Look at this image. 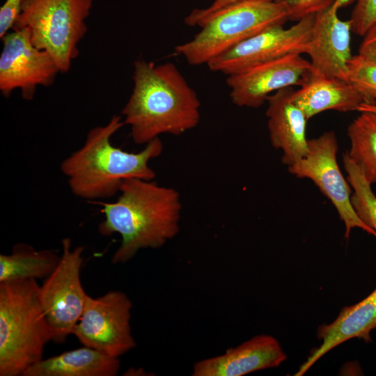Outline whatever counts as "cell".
<instances>
[{"label":"cell","mask_w":376,"mask_h":376,"mask_svg":"<svg viewBox=\"0 0 376 376\" xmlns=\"http://www.w3.org/2000/svg\"><path fill=\"white\" fill-rule=\"evenodd\" d=\"M289 20L286 2L247 0L232 3L209 16L201 31L174 50L191 65L207 64L244 40Z\"/></svg>","instance_id":"5b68a950"},{"label":"cell","mask_w":376,"mask_h":376,"mask_svg":"<svg viewBox=\"0 0 376 376\" xmlns=\"http://www.w3.org/2000/svg\"><path fill=\"white\" fill-rule=\"evenodd\" d=\"M36 279L0 282V376H22L51 340Z\"/></svg>","instance_id":"277c9868"},{"label":"cell","mask_w":376,"mask_h":376,"mask_svg":"<svg viewBox=\"0 0 376 376\" xmlns=\"http://www.w3.org/2000/svg\"><path fill=\"white\" fill-rule=\"evenodd\" d=\"M25 0H6L0 8V38L12 30Z\"/></svg>","instance_id":"484cf974"},{"label":"cell","mask_w":376,"mask_h":376,"mask_svg":"<svg viewBox=\"0 0 376 376\" xmlns=\"http://www.w3.org/2000/svg\"><path fill=\"white\" fill-rule=\"evenodd\" d=\"M350 20L352 32L363 36L376 25V0H355Z\"/></svg>","instance_id":"603a6c76"},{"label":"cell","mask_w":376,"mask_h":376,"mask_svg":"<svg viewBox=\"0 0 376 376\" xmlns=\"http://www.w3.org/2000/svg\"><path fill=\"white\" fill-rule=\"evenodd\" d=\"M347 155L363 171L367 180L376 183V114L361 111L349 125Z\"/></svg>","instance_id":"ffe728a7"},{"label":"cell","mask_w":376,"mask_h":376,"mask_svg":"<svg viewBox=\"0 0 376 376\" xmlns=\"http://www.w3.org/2000/svg\"><path fill=\"white\" fill-rule=\"evenodd\" d=\"M343 162L347 173V181L353 189L351 196L352 207L359 219L376 232V196L372 191L371 184L347 152L343 155Z\"/></svg>","instance_id":"44dd1931"},{"label":"cell","mask_w":376,"mask_h":376,"mask_svg":"<svg viewBox=\"0 0 376 376\" xmlns=\"http://www.w3.org/2000/svg\"><path fill=\"white\" fill-rule=\"evenodd\" d=\"M132 302L119 290L88 296L72 334L84 345L119 358L136 346L130 320Z\"/></svg>","instance_id":"ba28073f"},{"label":"cell","mask_w":376,"mask_h":376,"mask_svg":"<svg viewBox=\"0 0 376 376\" xmlns=\"http://www.w3.org/2000/svg\"><path fill=\"white\" fill-rule=\"evenodd\" d=\"M120 368L119 358L84 346L42 359L22 376H116Z\"/></svg>","instance_id":"ac0fdd59"},{"label":"cell","mask_w":376,"mask_h":376,"mask_svg":"<svg viewBox=\"0 0 376 376\" xmlns=\"http://www.w3.org/2000/svg\"><path fill=\"white\" fill-rule=\"evenodd\" d=\"M132 79L121 114L134 143L146 145L164 134L181 135L198 125L200 100L174 63L139 59Z\"/></svg>","instance_id":"6da1fadb"},{"label":"cell","mask_w":376,"mask_h":376,"mask_svg":"<svg viewBox=\"0 0 376 376\" xmlns=\"http://www.w3.org/2000/svg\"><path fill=\"white\" fill-rule=\"evenodd\" d=\"M293 102L308 120L327 111H357L366 99L347 81L322 75H310L292 95Z\"/></svg>","instance_id":"e0dca14e"},{"label":"cell","mask_w":376,"mask_h":376,"mask_svg":"<svg viewBox=\"0 0 376 376\" xmlns=\"http://www.w3.org/2000/svg\"><path fill=\"white\" fill-rule=\"evenodd\" d=\"M310 75V61L301 54H292L228 75L226 84L235 105L258 108L274 92L301 86Z\"/></svg>","instance_id":"7c38bea8"},{"label":"cell","mask_w":376,"mask_h":376,"mask_svg":"<svg viewBox=\"0 0 376 376\" xmlns=\"http://www.w3.org/2000/svg\"><path fill=\"white\" fill-rule=\"evenodd\" d=\"M84 251L82 246L72 249L70 238L63 239L59 263L40 286V304L56 343L72 334L88 296L81 281Z\"/></svg>","instance_id":"52a82bcc"},{"label":"cell","mask_w":376,"mask_h":376,"mask_svg":"<svg viewBox=\"0 0 376 376\" xmlns=\"http://www.w3.org/2000/svg\"><path fill=\"white\" fill-rule=\"evenodd\" d=\"M315 15H310L285 29L275 26L244 40L206 65L228 76L251 66L292 54H306Z\"/></svg>","instance_id":"30bf717a"},{"label":"cell","mask_w":376,"mask_h":376,"mask_svg":"<svg viewBox=\"0 0 376 376\" xmlns=\"http://www.w3.org/2000/svg\"><path fill=\"white\" fill-rule=\"evenodd\" d=\"M338 0L317 13L306 54L311 73L347 81L348 63L352 58L350 20H342L337 14Z\"/></svg>","instance_id":"4fadbf2b"},{"label":"cell","mask_w":376,"mask_h":376,"mask_svg":"<svg viewBox=\"0 0 376 376\" xmlns=\"http://www.w3.org/2000/svg\"><path fill=\"white\" fill-rule=\"evenodd\" d=\"M335 0H289L288 9L289 20L298 21L329 7Z\"/></svg>","instance_id":"cb8c5ba5"},{"label":"cell","mask_w":376,"mask_h":376,"mask_svg":"<svg viewBox=\"0 0 376 376\" xmlns=\"http://www.w3.org/2000/svg\"><path fill=\"white\" fill-rule=\"evenodd\" d=\"M60 260L61 256L52 250H37L27 244H17L10 254H0V282L47 278Z\"/></svg>","instance_id":"d6986e66"},{"label":"cell","mask_w":376,"mask_h":376,"mask_svg":"<svg viewBox=\"0 0 376 376\" xmlns=\"http://www.w3.org/2000/svg\"><path fill=\"white\" fill-rule=\"evenodd\" d=\"M287 356L279 341L267 334L257 335L228 349L221 355L193 365L192 376H242L279 366Z\"/></svg>","instance_id":"5bb4252c"},{"label":"cell","mask_w":376,"mask_h":376,"mask_svg":"<svg viewBox=\"0 0 376 376\" xmlns=\"http://www.w3.org/2000/svg\"><path fill=\"white\" fill-rule=\"evenodd\" d=\"M375 328L376 288L359 302L344 307L334 322L318 327L317 336L322 343L311 352L295 375H303L326 353L347 340L371 341L370 334Z\"/></svg>","instance_id":"2e32d148"},{"label":"cell","mask_w":376,"mask_h":376,"mask_svg":"<svg viewBox=\"0 0 376 376\" xmlns=\"http://www.w3.org/2000/svg\"><path fill=\"white\" fill-rule=\"evenodd\" d=\"M359 54L376 61V25L363 36Z\"/></svg>","instance_id":"4316f807"},{"label":"cell","mask_w":376,"mask_h":376,"mask_svg":"<svg viewBox=\"0 0 376 376\" xmlns=\"http://www.w3.org/2000/svg\"><path fill=\"white\" fill-rule=\"evenodd\" d=\"M93 0H25L12 29L26 28L32 43L47 52L61 72L79 55Z\"/></svg>","instance_id":"8992f818"},{"label":"cell","mask_w":376,"mask_h":376,"mask_svg":"<svg viewBox=\"0 0 376 376\" xmlns=\"http://www.w3.org/2000/svg\"><path fill=\"white\" fill-rule=\"evenodd\" d=\"M292 87L280 89L267 101L266 116L272 146L282 151V162L290 166L304 157L308 150L306 123L303 111L293 102Z\"/></svg>","instance_id":"9a60e30c"},{"label":"cell","mask_w":376,"mask_h":376,"mask_svg":"<svg viewBox=\"0 0 376 376\" xmlns=\"http://www.w3.org/2000/svg\"><path fill=\"white\" fill-rule=\"evenodd\" d=\"M124 125L122 116H113L105 125L91 129L83 146L62 162L61 172L74 195L90 201L111 198L126 179L155 178L149 162L162 154V142L157 138L138 152L123 150L111 139Z\"/></svg>","instance_id":"3957f363"},{"label":"cell","mask_w":376,"mask_h":376,"mask_svg":"<svg viewBox=\"0 0 376 376\" xmlns=\"http://www.w3.org/2000/svg\"><path fill=\"white\" fill-rule=\"evenodd\" d=\"M118 193L116 201L99 203L104 215L100 233L121 237L113 263H127L142 249H159L178 235L182 203L176 189L154 180L129 178Z\"/></svg>","instance_id":"7a4b0ae2"},{"label":"cell","mask_w":376,"mask_h":376,"mask_svg":"<svg viewBox=\"0 0 376 376\" xmlns=\"http://www.w3.org/2000/svg\"><path fill=\"white\" fill-rule=\"evenodd\" d=\"M358 111H369L376 114V99L372 103H363L359 106Z\"/></svg>","instance_id":"83f0119b"},{"label":"cell","mask_w":376,"mask_h":376,"mask_svg":"<svg viewBox=\"0 0 376 376\" xmlns=\"http://www.w3.org/2000/svg\"><path fill=\"white\" fill-rule=\"evenodd\" d=\"M247 0H214L207 7L194 9L184 19L187 26H201L211 15L236 2ZM272 2H287L289 0H262Z\"/></svg>","instance_id":"d4e9b609"},{"label":"cell","mask_w":376,"mask_h":376,"mask_svg":"<svg viewBox=\"0 0 376 376\" xmlns=\"http://www.w3.org/2000/svg\"><path fill=\"white\" fill-rule=\"evenodd\" d=\"M338 148L334 132H326L308 140L306 155L288 166V171L297 178L312 180L330 200L345 224L347 239L354 228H361L376 237V232L359 219L352 207L350 184L337 163Z\"/></svg>","instance_id":"9c48e42d"},{"label":"cell","mask_w":376,"mask_h":376,"mask_svg":"<svg viewBox=\"0 0 376 376\" xmlns=\"http://www.w3.org/2000/svg\"><path fill=\"white\" fill-rule=\"evenodd\" d=\"M347 82L361 93L366 103L376 99V61L361 54L352 56L348 63Z\"/></svg>","instance_id":"7402d4cb"},{"label":"cell","mask_w":376,"mask_h":376,"mask_svg":"<svg viewBox=\"0 0 376 376\" xmlns=\"http://www.w3.org/2000/svg\"><path fill=\"white\" fill-rule=\"evenodd\" d=\"M1 39L0 91L4 96L19 89L30 100L38 86L53 84L59 68L47 52L34 46L26 28L12 29Z\"/></svg>","instance_id":"8fae6325"}]
</instances>
